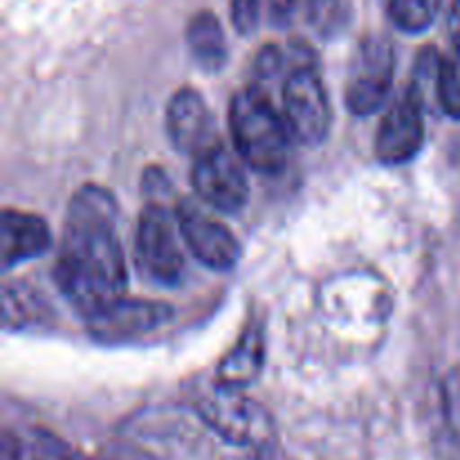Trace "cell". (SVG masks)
<instances>
[{
	"label": "cell",
	"mask_w": 460,
	"mask_h": 460,
	"mask_svg": "<svg viewBox=\"0 0 460 460\" xmlns=\"http://www.w3.org/2000/svg\"><path fill=\"white\" fill-rule=\"evenodd\" d=\"M54 277L85 317L124 299L128 270L117 236V202L108 189L88 184L70 200Z\"/></svg>",
	"instance_id": "obj_1"
},
{
	"label": "cell",
	"mask_w": 460,
	"mask_h": 460,
	"mask_svg": "<svg viewBox=\"0 0 460 460\" xmlns=\"http://www.w3.org/2000/svg\"><path fill=\"white\" fill-rule=\"evenodd\" d=\"M236 153L247 166L259 173H279L290 157V128L283 112L274 108L259 85L241 90L229 106Z\"/></svg>",
	"instance_id": "obj_2"
},
{
	"label": "cell",
	"mask_w": 460,
	"mask_h": 460,
	"mask_svg": "<svg viewBox=\"0 0 460 460\" xmlns=\"http://www.w3.org/2000/svg\"><path fill=\"white\" fill-rule=\"evenodd\" d=\"M283 117L296 142L314 146L326 139L332 121L331 102L313 63L295 66L288 75L283 85Z\"/></svg>",
	"instance_id": "obj_3"
},
{
	"label": "cell",
	"mask_w": 460,
	"mask_h": 460,
	"mask_svg": "<svg viewBox=\"0 0 460 460\" xmlns=\"http://www.w3.org/2000/svg\"><path fill=\"white\" fill-rule=\"evenodd\" d=\"M198 413L227 443L241 447H261L272 440L274 425L270 413L254 400L238 394V389L218 386L200 400Z\"/></svg>",
	"instance_id": "obj_4"
},
{
	"label": "cell",
	"mask_w": 460,
	"mask_h": 460,
	"mask_svg": "<svg viewBox=\"0 0 460 460\" xmlns=\"http://www.w3.org/2000/svg\"><path fill=\"white\" fill-rule=\"evenodd\" d=\"M178 216L162 202H148L139 214L137 256L148 277L160 283L180 281L184 272Z\"/></svg>",
	"instance_id": "obj_5"
},
{
	"label": "cell",
	"mask_w": 460,
	"mask_h": 460,
	"mask_svg": "<svg viewBox=\"0 0 460 460\" xmlns=\"http://www.w3.org/2000/svg\"><path fill=\"white\" fill-rule=\"evenodd\" d=\"M191 184L205 205L223 214H238L250 198L245 166L223 144L193 157Z\"/></svg>",
	"instance_id": "obj_6"
},
{
	"label": "cell",
	"mask_w": 460,
	"mask_h": 460,
	"mask_svg": "<svg viewBox=\"0 0 460 460\" xmlns=\"http://www.w3.org/2000/svg\"><path fill=\"white\" fill-rule=\"evenodd\" d=\"M395 57L386 39H367L359 45L346 84V106L355 115H371L386 102L394 85Z\"/></svg>",
	"instance_id": "obj_7"
},
{
	"label": "cell",
	"mask_w": 460,
	"mask_h": 460,
	"mask_svg": "<svg viewBox=\"0 0 460 460\" xmlns=\"http://www.w3.org/2000/svg\"><path fill=\"white\" fill-rule=\"evenodd\" d=\"M184 245L211 270H232L241 259V243L220 220L207 214L198 202L180 200L175 207Z\"/></svg>",
	"instance_id": "obj_8"
},
{
	"label": "cell",
	"mask_w": 460,
	"mask_h": 460,
	"mask_svg": "<svg viewBox=\"0 0 460 460\" xmlns=\"http://www.w3.org/2000/svg\"><path fill=\"white\" fill-rule=\"evenodd\" d=\"M422 108L425 102L418 97L416 90L409 88L386 111L376 135V157L382 164H404L420 153L425 142Z\"/></svg>",
	"instance_id": "obj_9"
},
{
	"label": "cell",
	"mask_w": 460,
	"mask_h": 460,
	"mask_svg": "<svg viewBox=\"0 0 460 460\" xmlns=\"http://www.w3.org/2000/svg\"><path fill=\"white\" fill-rule=\"evenodd\" d=\"M166 133L178 151L198 157L218 146V130L205 97L193 88H182L166 108Z\"/></svg>",
	"instance_id": "obj_10"
},
{
	"label": "cell",
	"mask_w": 460,
	"mask_h": 460,
	"mask_svg": "<svg viewBox=\"0 0 460 460\" xmlns=\"http://www.w3.org/2000/svg\"><path fill=\"white\" fill-rule=\"evenodd\" d=\"M173 310L166 304L139 299H119L102 313L88 317L90 335L103 344H119L155 331L166 323Z\"/></svg>",
	"instance_id": "obj_11"
},
{
	"label": "cell",
	"mask_w": 460,
	"mask_h": 460,
	"mask_svg": "<svg viewBox=\"0 0 460 460\" xmlns=\"http://www.w3.org/2000/svg\"><path fill=\"white\" fill-rule=\"evenodd\" d=\"M52 245V234L48 223L25 211H3L0 223V263L4 270L22 263V261L43 256Z\"/></svg>",
	"instance_id": "obj_12"
},
{
	"label": "cell",
	"mask_w": 460,
	"mask_h": 460,
	"mask_svg": "<svg viewBox=\"0 0 460 460\" xmlns=\"http://www.w3.org/2000/svg\"><path fill=\"white\" fill-rule=\"evenodd\" d=\"M265 362V337L259 323H250L238 344L218 364V386L243 389L259 377Z\"/></svg>",
	"instance_id": "obj_13"
},
{
	"label": "cell",
	"mask_w": 460,
	"mask_h": 460,
	"mask_svg": "<svg viewBox=\"0 0 460 460\" xmlns=\"http://www.w3.org/2000/svg\"><path fill=\"white\" fill-rule=\"evenodd\" d=\"M187 43L191 57L202 70L216 72L227 61V43H225L220 21L211 12H198L187 25Z\"/></svg>",
	"instance_id": "obj_14"
},
{
	"label": "cell",
	"mask_w": 460,
	"mask_h": 460,
	"mask_svg": "<svg viewBox=\"0 0 460 460\" xmlns=\"http://www.w3.org/2000/svg\"><path fill=\"white\" fill-rule=\"evenodd\" d=\"M4 460H90L58 436L31 429L25 438L4 434Z\"/></svg>",
	"instance_id": "obj_15"
},
{
	"label": "cell",
	"mask_w": 460,
	"mask_h": 460,
	"mask_svg": "<svg viewBox=\"0 0 460 460\" xmlns=\"http://www.w3.org/2000/svg\"><path fill=\"white\" fill-rule=\"evenodd\" d=\"M305 16L319 36L332 39L346 30L350 9L346 0H305Z\"/></svg>",
	"instance_id": "obj_16"
},
{
	"label": "cell",
	"mask_w": 460,
	"mask_h": 460,
	"mask_svg": "<svg viewBox=\"0 0 460 460\" xmlns=\"http://www.w3.org/2000/svg\"><path fill=\"white\" fill-rule=\"evenodd\" d=\"M436 99L447 115L460 119V49H452L449 57H443Z\"/></svg>",
	"instance_id": "obj_17"
},
{
	"label": "cell",
	"mask_w": 460,
	"mask_h": 460,
	"mask_svg": "<svg viewBox=\"0 0 460 460\" xmlns=\"http://www.w3.org/2000/svg\"><path fill=\"white\" fill-rule=\"evenodd\" d=\"M389 12L395 25L409 34L425 31L436 16V9L431 7L429 0H391Z\"/></svg>",
	"instance_id": "obj_18"
},
{
	"label": "cell",
	"mask_w": 460,
	"mask_h": 460,
	"mask_svg": "<svg viewBox=\"0 0 460 460\" xmlns=\"http://www.w3.org/2000/svg\"><path fill=\"white\" fill-rule=\"evenodd\" d=\"M232 22L238 34H254L261 21V0H232Z\"/></svg>",
	"instance_id": "obj_19"
},
{
	"label": "cell",
	"mask_w": 460,
	"mask_h": 460,
	"mask_svg": "<svg viewBox=\"0 0 460 460\" xmlns=\"http://www.w3.org/2000/svg\"><path fill=\"white\" fill-rule=\"evenodd\" d=\"M281 66H283V57L281 52H279V48L268 45V48L261 49L259 54V61H256V75H259L261 79H272V76L281 70Z\"/></svg>",
	"instance_id": "obj_20"
},
{
	"label": "cell",
	"mask_w": 460,
	"mask_h": 460,
	"mask_svg": "<svg viewBox=\"0 0 460 460\" xmlns=\"http://www.w3.org/2000/svg\"><path fill=\"white\" fill-rule=\"evenodd\" d=\"M299 3L301 0H268L270 12H272V16L281 22L288 21V18L296 12Z\"/></svg>",
	"instance_id": "obj_21"
},
{
	"label": "cell",
	"mask_w": 460,
	"mask_h": 460,
	"mask_svg": "<svg viewBox=\"0 0 460 460\" xmlns=\"http://www.w3.org/2000/svg\"><path fill=\"white\" fill-rule=\"evenodd\" d=\"M449 36H452L454 49H460V0H454L449 12Z\"/></svg>",
	"instance_id": "obj_22"
},
{
	"label": "cell",
	"mask_w": 460,
	"mask_h": 460,
	"mask_svg": "<svg viewBox=\"0 0 460 460\" xmlns=\"http://www.w3.org/2000/svg\"><path fill=\"white\" fill-rule=\"evenodd\" d=\"M440 3H443V0H429V4H431V7H434V9H436V12H438Z\"/></svg>",
	"instance_id": "obj_23"
}]
</instances>
